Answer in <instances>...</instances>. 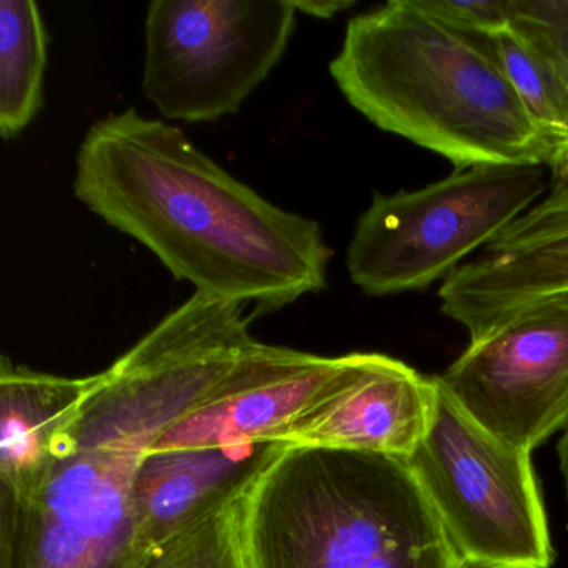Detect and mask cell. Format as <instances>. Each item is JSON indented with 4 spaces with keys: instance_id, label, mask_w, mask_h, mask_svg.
I'll use <instances>...</instances> for the list:
<instances>
[{
    "instance_id": "8992f818",
    "label": "cell",
    "mask_w": 568,
    "mask_h": 568,
    "mask_svg": "<svg viewBox=\"0 0 568 568\" xmlns=\"http://www.w3.org/2000/svg\"><path fill=\"white\" fill-rule=\"evenodd\" d=\"M405 462L468 568L554 567L530 452L485 430L438 381L430 427Z\"/></svg>"
},
{
    "instance_id": "7c38bea8",
    "label": "cell",
    "mask_w": 568,
    "mask_h": 568,
    "mask_svg": "<svg viewBox=\"0 0 568 568\" xmlns=\"http://www.w3.org/2000/svg\"><path fill=\"white\" fill-rule=\"evenodd\" d=\"M48 31L32 0L0 2V134L19 138L44 101Z\"/></svg>"
},
{
    "instance_id": "6da1fadb",
    "label": "cell",
    "mask_w": 568,
    "mask_h": 568,
    "mask_svg": "<svg viewBox=\"0 0 568 568\" xmlns=\"http://www.w3.org/2000/svg\"><path fill=\"white\" fill-rule=\"evenodd\" d=\"M241 315L192 295L95 375L28 491L0 490V568H144L134 484L149 445L248 345Z\"/></svg>"
},
{
    "instance_id": "52a82bcc",
    "label": "cell",
    "mask_w": 568,
    "mask_h": 568,
    "mask_svg": "<svg viewBox=\"0 0 568 568\" xmlns=\"http://www.w3.org/2000/svg\"><path fill=\"white\" fill-rule=\"evenodd\" d=\"M292 0H154L145 14L142 92L168 121L215 122L284 58Z\"/></svg>"
},
{
    "instance_id": "9a60e30c",
    "label": "cell",
    "mask_w": 568,
    "mask_h": 568,
    "mask_svg": "<svg viewBox=\"0 0 568 568\" xmlns=\"http://www.w3.org/2000/svg\"><path fill=\"white\" fill-rule=\"evenodd\" d=\"M510 29L568 79V0H510Z\"/></svg>"
},
{
    "instance_id": "5bb4252c",
    "label": "cell",
    "mask_w": 568,
    "mask_h": 568,
    "mask_svg": "<svg viewBox=\"0 0 568 568\" xmlns=\"http://www.w3.org/2000/svg\"><path fill=\"white\" fill-rule=\"evenodd\" d=\"M242 497L172 535L152 551L144 568H247Z\"/></svg>"
},
{
    "instance_id": "2e32d148",
    "label": "cell",
    "mask_w": 568,
    "mask_h": 568,
    "mask_svg": "<svg viewBox=\"0 0 568 568\" xmlns=\"http://www.w3.org/2000/svg\"><path fill=\"white\" fill-rule=\"evenodd\" d=\"M420 8L455 31L471 38H494L510 28V0H417Z\"/></svg>"
},
{
    "instance_id": "e0dca14e",
    "label": "cell",
    "mask_w": 568,
    "mask_h": 568,
    "mask_svg": "<svg viewBox=\"0 0 568 568\" xmlns=\"http://www.w3.org/2000/svg\"><path fill=\"white\" fill-rule=\"evenodd\" d=\"M298 14L315 19H334L355 6L354 0H292Z\"/></svg>"
},
{
    "instance_id": "30bf717a",
    "label": "cell",
    "mask_w": 568,
    "mask_h": 568,
    "mask_svg": "<svg viewBox=\"0 0 568 568\" xmlns=\"http://www.w3.org/2000/svg\"><path fill=\"white\" fill-rule=\"evenodd\" d=\"M435 404V377L388 355L352 354L344 377L294 422L284 442L407 460L427 435Z\"/></svg>"
},
{
    "instance_id": "9c48e42d",
    "label": "cell",
    "mask_w": 568,
    "mask_h": 568,
    "mask_svg": "<svg viewBox=\"0 0 568 568\" xmlns=\"http://www.w3.org/2000/svg\"><path fill=\"white\" fill-rule=\"evenodd\" d=\"M550 174L544 197L438 288L442 312L470 342L568 295V151Z\"/></svg>"
},
{
    "instance_id": "7a4b0ae2",
    "label": "cell",
    "mask_w": 568,
    "mask_h": 568,
    "mask_svg": "<svg viewBox=\"0 0 568 568\" xmlns=\"http://www.w3.org/2000/svg\"><path fill=\"white\" fill-rule=\"evenodd\" d=\"M74 194L197 294L271 314L327 287L332 251L317 221L272 204L178 125L135 109L89 129Z\"/></svg>"
},
{
    "instance_id": "4fadbf2b",
    "label": "cell",
    "mask_w": 568,
    "mask_h": 568,
    "mask_svg": "<svg viewBox=\"0 0 568 568\" xmlns=\"http://www.w3.org/2000/svg\"><path fill=\"white\" fill-rule=\"evenodd\" d=\"M491 54L537 128L568 151V79L510 28L487 39Z\"/></svg>"
},
{
    "instance_id": "5b68a950",
    "label": "cell",
    "mask_w": 568,
    "mask_h": 568,
    "mask_svg": "<svg viewBox=\"0 0 568 568\" xmlns=\"http://www.w3.org/2000/svg\"><path fill=\"white\" fill-rule=\"evenodd\" d=\"M548 172L474 165L418 191L375 194L348 244V277L374 297L445 281L544 197Z\"/></svg>"
},
{
    "instance_id": "ac0fdd59",
    "label": "cell",
    "mask_w": 568,
    "mask_h": 568,
    "mask_svg": "<svg viewBox=\"0 0 568 568\" xmlns=\"http://www.w3.org/2000/svg\"><path fill=\"white\" fill-rule=\"evenodd\" d=\"M558 464H560L561 477H564L565 494L568 504V425L564 428V435L557 444ZM568 527V525H567Z\"/></svg>"
},
{
    "instance_id": "277c9868",
    "label": "cell",
    "mask_w": 568,
    "mask_h": 568,
    "mask_svg": "<svg viewBox=\"0 0 568 568\" xmlns=\"http://www.w3.org/2000/svg\"><path fill=\"white\" fill-rule=\"evenodd\" d=\"M247 568H468L404 458L287 445L242 497Z\"/></svg>"
},
{
    "instance_id": "8fae6325",
    "label": "cell",
    "mask_w": 568,
    "mask_h": 568,
    "mask_svg": "<svg viewBox=\"0 0 568 568\" xmlns=\"http://www.w3.org/2000/svg\"><path fill=\"white\" fill-rule=\"evenodd\" d=\"M95 375L59 377L0 362V490L21 494L38 484L52 442L78 412Z\"/></svg>"
},
{
    "instance_id": "ba28073f",
    "label": "cell",
    "mask_w": 568,
    "mask_h": 568,
    "mask_svg": "<svg viewBox=\"0 0 568 568\" xmlns=\"http://www.w3.org/2000/svg\"><path fill=\"white\" fill-rule=\"evenodd\" d=\"M437 381L485 430L531 454L568 425V295L470 342Z\"/></svg>"
},
{
    "instance_id": "3957f363",
    "label": "cell",
    "mask_w": 568,
    "mask_h": 568,
    "mask_svg": "<svg viewBox=\"0 0 568 568\" xmlns=\"http://www.w3.org/2000/svg\"><path fill=\"white\" fill-rule=\"evenodd\" d=\"M328 71L367 121L455 169H551L565 154L531 121L487 39L455 31L417 0L352 18Z\"/></svg>"
}]
</instances>
